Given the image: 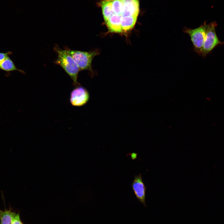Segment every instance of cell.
I'll return each mask as SVG.
<instances>
[{
    "label": "cell",
    "mask_w": 224,
    "mask_h": 224,
    "mask_svg": "<svg viewBox=\"0 0 224 224\" xmlns=\"http://www.w3.org/2000/svg\"><path fill=\"white\" fill-rule=\"evenodd\" d=\"M15 214L10 210H0V224H11Z\"/></svg>",
    "instance_id": "obj_12"
},
{
    "label": "cell",
    "mask_w": 224,
    "mask_h": 224,
    "mask_svg": "<svg viewBox=\"0 0 224 224\" xmlns=\"http://www.w3.org/2000/svg\"><path fill=\"white\" fill-rule=\"evenodd\" d=\"M90 97L88 91L85 88L79 86L76 87L71 91L70 102L73 106L81 107L87 103Z\"/></svg>",
    "instance_id": "obj_5"
},
{
    "label": "cell",
    "mask_w": 224,
    "mask_h": 224,
    "mask_svg": "<svg viewBox=\"0 0 224 224\" xmlns=\"http://www.w3.org/2000/svg\"><path fill=\"white\" fill-rule=\"evenodd\" d=\"M121 16L113 14L105 22L110 32L115 33L123 32Z\"/></svg>",
    "instance_id": "obj_8"
},
{
    "label": "cell",
    "mask_w": 224,
    "mask_h": 224,
    "mask_svg": "<svg viewBox=\"0 0 224 224\" xmlns=\"http://www.w3.org/2000/svg\"><path fill=\"white\" fill-rule=\"evenodd\" d=\"M0 69L7 72L18 71L25 74L23 70L17 68L12 60L8 56L0 63Z\"/></svg>",
    "instance_id": "obj_10"
},
{
    "label": "cell",
    "mask_w": 224,
    "mask_h": 224,
    "mask_svg": "<svg viewBox=\"0 0 224 224\" xmlns=\"http://www.w3.org/2000/svg\"><path fill=\"white\" fill-rule=\"evenodd\" d=\"M217 26V23L215 21L208 24L203 46L200 54L203 57L211 53L218 45L224 44V42L221 41L216 34V27Z\"/></svg>",
    "instance_id": "obj_2"
},
{
    "label": "cell",
    "mask_w": 224,
    "mask_h": 224,
    "mask_svg": "<svg viewBox=\"0 0 224 224\" xmlns=\"http://www.w3.org/2000/svg\"><path fill=\"white\" fill-rule=\"evenodd\" d=\"M12 54V52L10 51L6 52H0V63Z\"/></svg>",
    "instance_id": "obj_14"
},
{
    "label": "cell",
    "mask_w": 224,
    "mask_h": 224,
    "mask_svg": "<svg viewBox=\"0 0 224 224\" xmlns=\"http://www.w3.org/2000/svg\"><path fill=\"white\" fill-rule=\"evenodd\" d=\"M54 50L57 56L54 63L60 66L69 76L73 81V86L76 87L81 86L77 81L80 70L72 56L65 49H61L58 45L54 46Z\"/></svg>",
    "instance_id": "obj_1"
},
{
    "label": "cell",
    "mask_w": 224,
    "mask_h": 224,
    "mask_svg": "<svg viewBox=\"0 0 224 224\" xmlns=\"http://www.w3.org/2000/svg\"><path fill=\"white\" fill-rule=\"evenodd\" d=\"M131 186L138 200L146 207V187L142 180L141 174L135 175Z\"/></svg>",
    "instance_id": "obj_6"
},
{
    "label": "cell",
    "mask_w": 224,
    "mask_h": 224,
    "mask_svg": "<svg viewBox=\"0 0 224 224\" xmlns=\"http://www.w3.org/2000/svg\"><path fill=\"white\" fill-rule=\"evenodd\" d=\"M208 27V24L205 22L196 28L187 29L184 30V33L189 36L194 51L199 55L203 46Z\"/></svg>",
    "instance_id": "obj_4"
},
{
    "label": "cell",
    "mask_w": 224,
    "mask_h": 224,
    "mask_svg": "<svg viewBox=\"0 0 224 224\" xmlns=\"http://www.w3.org/2000/svg\"><path fill=\"white\" fill-rule=\"evenodd\" d=\"M103 17L106 22L113 14L112 0H104L101 2Z\"/></svg>",
    "instance_id": "obj_11"
},
{
    "label": "cell",
    "mask_w": 224,
    "mask_h": 224,
    "mask_svg": "<svg viewBox=\"0 0 224 224\" xmlns=\"http://www.w3.org/2000/svg\"><path fill=\"white\" fill-rule=\"evenodd\" d=\"M138 17L126 16L122 17L121 26L123 32H127L131 30L134 26Z\"/></svg>",
    "instance_id": "obj_9"
},
{
    "label": "cell",
    "mask_w": 224,
    "mask_h": 224,
    "mask_svg": "<svg viewBox=\"0 0 224 224\" xmlns=\"http://www.w3.org/2000/svg\"><path fill=\"white\" fill-rule=\"evenodd\" d=\"M123 7L122 0H112L113 14L121 16Z\"/></svg>",
    "instance_id": "obj_13"
},
{
    "label": "cell",
    "mask_w": 224,
    "mask_h": 224,
    "mask_svg": "<svg viewBox=\"0 0 224 224\" xmlns=\"http://www.w3.org/2000/svg\"><path fill=\"white\" fill-rule=\"evenodd\" d=\"M73 58L80 71H92L91 65L93 59L98 53L96 52H86L65 48Z\"/></svg>",
    "instance_id": "obj_3"
},
{
    "label": "cell",
    "mask_w": 224,
    "mask_h": 224,
    "mask_svg": "<svg viewBox=\"0 0 224 224\" xmlns=\"http://www.w3.org/2000/svg\"><path fill=\"white\" fill-rule=\"evenodd\" d=\"M11 224H23L20 220L18 214L15 213Z\"/></svg>",
    "instance_id": "obj_15"
},
{
    "label": "cell",
    "mask_w": 224,
    "mask_h": 224,
    "mask_svg": "<svg viewBox=\"0 0 224 224\" xmlns=\"http://www.w3.org/2000/svg\"><path fill=\"white\" fill-rule=\"evenodd\" d=\"M131 158L133 160H135L137 158V154L135 153H132L130 154Z\"/></svg>",
    "instance_id": "obj_16"
},
{
    "label": "cell",
    "mask_w": 224,
    "mask_h": 224,
    "mask_svg": "<svg viewBox=\"0 0 224 224\" xmlns=\"http://www.w3.org/2000/svg\"><path fill=\"white\" fill-rule=\"evenodd\" d=\"M123 2L122 17L131 16L138 17L139 13V0H122Z\"/></svg>",
    "instance_id": "obj_7"
}]
</instances>
